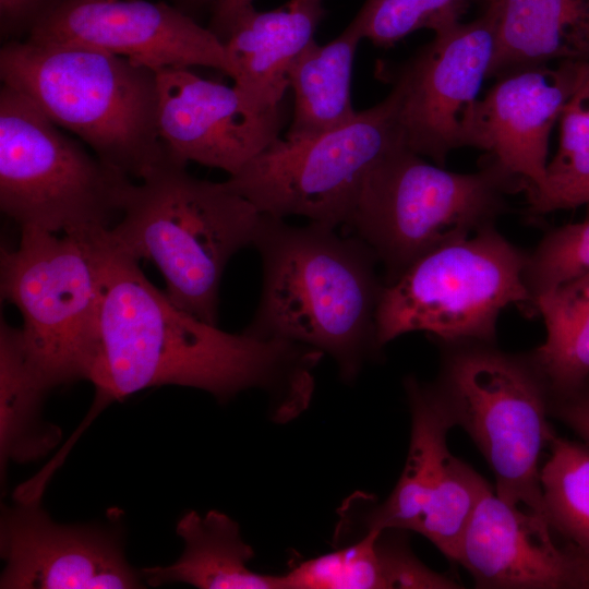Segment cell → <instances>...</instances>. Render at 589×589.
Returning <instances> with one entry per match:
<instances>
[{
  "label": "cell",
  "instance_id": "cell-1",
  "mask_svg": "<svg viewBox=\"0 0 589 589\" xmlns=\"http://www.w3.org/2000/svg\"><path fill=\"white\" fill-rule=\"evenodd\" d=\"M104 232L98 347L89 377L99 405L148 387L178 385L204 390L221 402L243 390L262 389L277 422L308 408L322 352L231 334L197 318L157 289L139 261L112 249Z\"/></svg>",
  "mask_w": 589,
  "mask_h": 589
},
{
  "label": "cell",
  "instance_id": "cell-2",
  "mask_svg": "<svg viewBox=\"0 0 589 589\" xmlns=\"http://www.w3.org/2000/svg\"><path fill=\"white\" fill-rule=\"evenodd\" d=\"M253 247L262 263L257 308L243 333L300 344L329 356L352 383L383 348L376 312L384 289L378 262L360 239L309 221L262 214Z\"/></svg>",
  "mask_w": 589,
  "mask_h": 589
},
{
  "label": "cell",
  "instance_id": "cell-3",
  "mask_svg": "<svg viewBox=\"0 0 589 589\" xmlns=\"http://www.w3.org/2000/svg\"><path fill=\"white\" fill-rule=\"evenodd\" d=\"M262 213L226 182L199 179L169 155L132 183L106 242L155 264L179 308L217 325L219 287L230 259L253 247Z\"/></svg>",
  "mask_w": 589,
  "mask_h": 589
},
{
  "label": "cell",
  "instance_id": "cell-4",
  "mask_svg": "<svg viewBox=\"0 0 589 589\" xmlns=\"http://www.w3.org/2000/svg\"><path fill=\"white\" fill-rule=\"evenodd\" d=\"M0 77L107 165L142 180L168 157L157 124L156 71L71 43L10 41Z\"/></svg>",
  "mask_w": 589,
  "mask_h": 589
},
{
  "label": "cell",
  "instance_id": "cell-5",
  "mask_svg": "<svg viewBox=\"0 0 589 589\" xmlns=\"http://www.w3.org/2000/svg\"><path fill=\"white\" fill-rule=\"evenodd\" d=\"M527 189L490 156L460 173L398 144L368 170L342 226L370 248L389 285L426 253L495 226L507 196Z\"/></svg>",
  "mask_w": 589,
  "mask_h": 589
},
{
  "label": "cell",
  "instance_id": "cell-6",
  "mask_svg": "<svg viewBox=\"0 0 589 589\" xmlns=\"http://www.w3.org/2000/svg\"><path fill=\"white\" fill-rule=\"evenodd\" d=\"M103 230L21 229L1 250V296L19 310L27 358L48 389L89 381L98 347Z\"/></svg>",
  "mask_w": 589,
  "mask_h": 589
},
{
  "label": "cell",
  "instance_id": "cell-7",
  "mask_svg": "<svg viewBox=\"0 0 589 589\" xmlns=\"http://www.w3.org/2000/svg\"><path fill=\"white\" fill-rule=\"evenodd\" d=\"M441 345L435 383L455 424L467 431L491 467L495 493L548 520L539 461L554 435L546 421L551 398L529 356L502 351L495 342Z\"/></svg>",
  "mask_w": 589,
  "mask_h": 589
},
{
  "label": "cell",
  "instance_id": "cell-8",
  "mask_svg": "<svg viewBox=\"0 0 589 589\" xmlns=\"http://www.w3.org/2000/svg\"><path fill=\"white\" fill-rule=\"evenodd\" d=\"M132 179L27 97L0 88V208L20 229L93 233L121 214Z\"/></svg>",
  "mask_w": 589,
  "mask_h": 589
},
{
  "label": "cell",
  "instance_id": "cell-9",
  "mask_svg": "<svg viewBox=\"0 0 589 589\" xmlns=\"http://www.w3.org/2000/svg\"><path fill=\"white\" fill-rule=\"evenodd\" d=\"M526 263L527 251L496 226L426 253L384 286L376 312L380 345L412 332L440 342H495L506 308L536 315Z\"/></svg>",
  "mask_w": 589,
  "mask_h": 589
},
{
  "label": "cell",
  "instance_id": "cell-10",
  "mask_svg": "<svg viewBox=\"0 0 589 589\" xmlns=\"http://www.w3.org/2000/svg\"><path fill=\"white\" fill-rule=\"evenodd\" d=\"M402 144L394 89L375 106L317 135L278 137L226 184L260 213L342 226L368 170Z\"/></svg>",
  "mask_w": 589,
  "mask_h": 589
},
{
  "label": "cell",
  "instance_id": "cell-11",
  "mask_svg": "<svg viewBox=\"0 0 589 589\" xmlns=\"http://www.w3.org/2000/svg\"><path fill=\"white\" fill-rule=\"evenodd\" d=\"M497 40V9L454 25L398 71L397 122L402 144L444 166L448 154L477 147L479 92L489 79Z\"/></svg>",
  "mask_w": 589,
  "mask_h": 589
},
{
  "label": "cell",
  "instance_id": "cell-12",
  "mask_svg": "<svg viewBox=\"0 0 589 589\" xmlns=\"http://www.w3.org/2000/svg\"><path fill=\"white\" fill-rule=\"evenodd\" d=\"M27 39L83 45L154 71L207 67L233 76L224 41L163 2L58 0L37 19Z\"/></svg>",
  "mask_w": 589,
  "mask_h": 589
},
{
  "label": "cell",
  "instance_id": "cell-13",
  "mask_svg": "<svg viewBox=\"0 0 589 589\" xmlns=\"http://www.w3.org/2000/svg\"><path fill=\"white\" fill-rule=\"evenodd\" d=\"M156 75L158 132L171 158L232 176L280 137L285 105L262 109L235 84L203 79L190 68Z\"/></svg>",
  "mask_w": 589,
  "mask_h": 589
},
{
  "label": "cell",
  "instance_id": "cell-14",
  "mask_svg": "<svg viewBox=\"0 0 589 589\" xmlns=\"http://www.w3.org/2000/svg\"><path fill=\"white\" fill-rule=\"evenodd\" d=\"M4 507L0 552L2 589L140 588L141 570L127 561L118 531L53 521L39 498Z\"/></svg>",
  "mask_w": 589,
  "mask_h": 589
},
{
  "label": "cell",
  "instance_id": "cell-15",
  "mask_svg": "<svg viewBox=\"0 0 589 589\" xmlns=\"http://www.w3.org/2000/svg\"><path fill=\"white\" fill-rule=\"evenodd\" d=\"M584 63L528 65L505 72L480 99L477 148L528 184L545 181L551 132Z\"/></svg>",
  "mask_w": 589,
  "mask_h": 589
},
{
  "label": "cell",
  "instance_id": "cell-16",
  "mask_svg": "<svg viewBox=\"0 0 589 589\" xmlns=\"http://www.w3.org/2000/svg\"><path fill=\"white\" fill-rule=\"evenodd\" d=\"M550 522L501 498L489 485L462 537L457 562L483 588H572L573 552Z\"/></svg>",
  "mask_w": 589,
  "mask_h": 589
},
{
  "label": "cell",
  "instance_id": "cell-17",
  "mask_svg": "<svg viewBox=\"0 0 589 589\" xmlns=\"http://www.w3.org/2000/svg\"><path fill=\"white\" fill-rule=\"evenodd\" d=\"M405 388L411 410V437L402 473L389 496L356 492L338 509L334 546L349 543L372 529L413 531L426 501L450 456L446 437L455 426L449 407L436 383L407 377Z\"/></svg>",
  "mask_w": 589,
  "mask_h": 589
},
{
  "label": "cell",
  "instance_id": "cell-18",
  "mask_svg": "<svg viewBox=\"0 0 589 589\" xmlns=\"http://www.w3.org/2000/svg\"><path fill=\"white\" fill-rule=\"evenodd\" d=\"M322 0H290L286 5L257 11L250 7L231 24L224 44L233 67L235 85L257 107L285 105L289 73L314 40L324 10Z\"/></svg>",
  "mask_w": 589,
  "mask_h": 589
},
{
  "label": "cell",
  "instance_id": "cell-19",
  "mask_svg": "<svg viewBox=\"0 0 589 589\" xmlns=\"http://www.w3.org/2000/svg\"><path fill=\"white\" fill-rule=\"evenodd\" d=\"M396 529H372L283 574L285 589H454L460 586L421 563Z\"/></svg>",
  "mask_w": 589,
  "mask_h": 589
},
{
  "label": "cell",
  "instance_id": "cell-20",
  "mask_svg": "<svg viewBox=\"0 0 589 589\" xmlns=\"http://www.w3.org/2000/svg\"><path fill=\"white\" fill-rule=\"evenodd\" d=\"M489 77L514 69L589 63V0H501Z\"/></svg>",
  "mask_w": 589,
  "mask_h": 589
},
{
  "label": "cell",
  "instance_id": "cell-21",
  "mask_svg": "<svg viewBox=\"0 0 589 589\" xmlns=\"http://www.w3.org/2000/svg\"><path fill=\"white\" fill-rule=\"evenodd\" d=\"M177 534L184 549L168 566L146 567L143 580L151 586L188 584L201 589H285L281 575L253 572L249 562L254 550L228 515L190 510L178 521Z\"/></svg>",
  "mask_w": 589,
  "mask_h": 589
},
{
  "label": "cell",
  "instance_id": "cell-22",
  "mask_svg": "<svg viewBox=\"0 0 589 589\" xmlns=\"http://www.w3.org/2000/svg\"><path fill=\"white\" fill-rule=\"evenodd\" d=\"M363 39L351 22L332 41L313 40L297 58L289 73L293 94L291 121L285 139L300 140L337 128L356 110L351 103V75L356 50Z\"/></svg>",
  "mask_w": 589,
  "mask_h": 589
},
{
  "label": "cell",
  "instance_id": "cell-23",
  "mask_svg": "<svg viewBox=\"0 0 589 589\" xmlns=\"http://www.w3.org/2000/svg\"><path fill=\"white\" fill-rule=\"evenodd\" d=\"M533 306L545 339L528 356L550 398L566 397L589 381V273L542 292Z\"/></svg>",
  "mask_w": 589,
  "mask_h": 589
},
{
  "label": "cell",
  "instance_id": "cell-24",
  "mask_svg": "<svg viewBox=\"0 0 589 589\" xmlns=\"http://www.w3.org/2000/svg\"><path fill=\"white\" fill-rule=\"evenodd\" d=\"M49 389L29 362L20 328L0 323V461L35 460L59 442L60 430L40 414Z\"/></svg>",
  "mask_w": 589,
  "mask_h": 589
},
{
  "label": "cell",
  "instance_id": "cell-25",
  "mask_svg": "<svg viewBox=\"0 0 589 589\" xmlns=\"http://www.w3.org/2000/svg\"><path fill=\"white\" fill-rule=\"evenodd\" d=\"M558 121L560 144L545 181L527 192L532 216L589 204V63L581 65Z\"/></svg>",
  "mask_w": 589,
  "mask_h": 589
},
{
  "label": "cell",
  "instance_id": "cell-26",
  "mask_svg": "<svg viewBox=\"0 0 589 589\" xmlns=\"http://www.w3.org/2000/svg\"><path fill=\"white\" fill-rule=\"evenodd\" d=\"M540 484L552 529L589 554V445L553 435Z\"/></svg>",
  "mask_w": 589,
  "mask_h": 589
},
{
  "label": "cell",
  "instance_id": "cell-27",
  "mask_svg": "<svg viewBox=\"0 0 589 589\" xmlns=\"http://www.w3.org/2000/svg\"><path fill=\"white\" fill-rule=\"evenodd\" d=\"M488 486L470 466L450 454L413 531L457 562L467 526Z\"/></svg>",
  "mask_w": 589,
  "mask_h": 589
},
{
  "label": "cell",
  "instance_id": "cell-28",
  "mask_svg": "<svg viewBox=\"0 0 589 589\" xmlns=\"http://www.w3.org/2000/svg\"><path fill=\"white\" fill-rule=\"evenodd\" d=\"M469 0H365L352 22L362 38L390 47L407 35L444 32L460 22Z\"/></svg>",
  "mask_w": 589,
  "mask_h": 589
},
{
  "label": "cell",
  "instance_id": "cell-29",
  "mask_svg": "<svg viewBox=\"0 0 589 589\" xmlns=\"http://www.w3.org/2000/svg\"><path fill=\"white\" fill-rule=\"evenodd\" d=\"M586 273H589V216L552 228L527 251L524 276L533 302L542 292Z\"/></svg>",
  "mask_w": 589,
  "mask_h": 589
},
{
  "label": "cell",
  "instance_id": "cell-30",
  "mask_svg": "<svg viewBox=\"0 0 589 589\" xmlns=\"http://www.w3.org/2000/svg\"><path fill=\"white\" fill-rule=\"evenodd\" d=\"M552 401L556 416L589 445V381L575 393Z\"/></svg>",
  "mask_w": 589,
  "mask_h": 589
},
{
  "label": "cell",
  "instance_id": "cell-31",
  "mask_svg": "<svg viewBox=\"0 0 589 589\" xmlns=\"http://www.w3.org/2000/svg\"><path fill=\"white\" fill-rule=\"evenodd\" d=\"M48 0H0L2 24L17 26L29 23V29L37 19L50 8Z\"/></svg>",
  "mask_w": 589,
  "mask_h": 589
},
{
  "label": "cell",
  "instance_id": "cell-32",
  "mask_svg": "<svg viewBox=\"0 0 589 589\" xmlns=\"http://www.w3.org/2000/svg\"><path fill=\"white\" fill-rule=\"evenodd\" d=\"M253 0H215L211 29L224 41L233 21L247 9L253 7Z\"/></svg>",
  "mask_w": 589,
  "mask_h": 589
},
{
  "label": "cell",
  "instance_id": "cell-33",
  "mask_svg": "<svg viewBox=\"0 0 589 589\" xmlns=\"http://www.w3.org/2000/svg\"><path fill=\"white\" fill-rule=\"evenodd\" d=\"M570 549L573 552L572 588L589 589V554Z\"/></svg>",
  "mask_w": 589,
  "mask_h": 589
},
{
  "label": "cell",
  "instance_id": "cell-34",
  "mask_svg": "<svg viewBox=\"0 0 589 589\" xmlns=\"http://www.w3.org/2000/svg\"><path fill=\"white\" fill-rule=\"evenodd\" d=\"M488 1H489V5H495L501 2V0H488Z\"/></svg>",
  "mask_w": 589,
  "mask_h": 589
},
{
  "label": "cell",
  "instance_id": "cell-35",
  "mask_svg": "<svg viewBox=\"0 0 589 589\" xmlns=\"http://www.w3.org/2000/svg\"><path fill=\"white\" fill-rule=\"evenodd\" d=\"M191 1H194V2L214 1L215 2V0H191Z\"/></svg>",
  "mask_w": 589,
  "mask_h": 589
}]
</instances>
